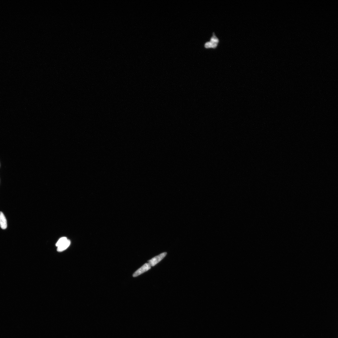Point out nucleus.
Listing matches in <instances>:
<instances>
[{"label": "nucleus", "instance_id": "nucleus-3", "mask_svg": "<svg viewBox=\"0 0 338 338\" xmlns=\"http://www.w3.org/2000/svg\"><path fill=\"white\" fill-rule=\"evenodd\" d=\"M151 266L148 263H145L141 268L136 271L133 274L134 277H136L150 270Z\"/></svg>", "mask_w": 338, "mask_h": 338}, {"label": "nucleus", "instance_id": "nucleus-6", "mask_svg": "<svg viewBox=\"0 0 338 338\" xmlns=\"http://www.w3.org/2000/svg\"><path fill=\"white\" fill-rule=\"evenodd\" d=\"M67 239L66 237H63L61 238L56 244V246L58 247L62 243L64 242Z\"/></svg>", "mask_w": 338, "mask_h": 338}, {"label": "nucleus", "instance_id": "nucleus-2", "mask_svg": "<svg viewBox=\"0 0 338 338\" xmlns=\"http://www.w3.org/2000/svg\"><path fill=\"white\" fill-rule=\"evenodd\" d=\"M167 254L166 253H164L155 257L148 261V263L151 266H153L163 259Z\"/></svg>", "mask_w": 338, "mask_h": 338}, {"label": "nucleus", "instance_id": "nucleus-5", "mask_svg": "<svg viewBox=\"0 0 338 338\" xmlns=\"http://www.w3.org/2000/svg\"><path fill=\"white\" fill-rule=\"evenodd\" d=\"M71 242L69 239H67L66 241L58 246L57 250L58 252H61L66 249L69 246Z\"/></svg>", "mask_w": 338, "mask_h": 338}, {"label": "nucleus", "instance_id": "nucleus-1", "mask_svg": "<svg viewBox=\"0 0 338 338\" xmlns=\"http://www.w3.org/2000/svg\"><path fill=\"white\" fill-rule=\"evenodd\" d=\"M219 42V39L214 34L213 36L211 37L210 41L206 42L205 44L204 47L207 48H215L218 45Z\"/></svg>", "mask_w": 338, "mask_h": 338}, {"label": "nucleus", "instance_id": "nucleus-4", "mask_svg": "<svg viewBox=\"0 0 338 338\" xmlns=\"http://www.w3.org/2000/svg\"><path fill=\"white\" fill-rule=\"evenodd\" d=\"M0 226L3 230L6 229L7 227V220L2 212H0Z\"/></svg>", "mask_w": 338, "mask_h": 338}]
</instances>
